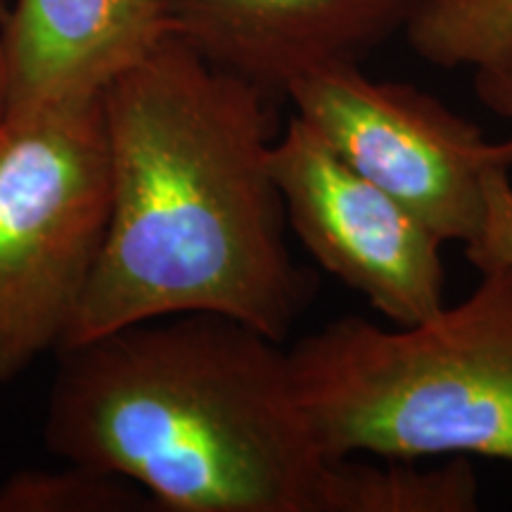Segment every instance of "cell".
I'll return each mask as SVG.
<instances>
[{
  "mask_svg": "<svg viewBox=\"0 0 512 512\" xmlns=\"http://www.w3.org/2000/svg\"><path fill=\"white\" fill-rule=\"evenodd\" d=\"M48 448L171 512H325L335 460L283 342L221 313L145 320L62 351Z\"/></svg>",
  "mask_w": 512,
  "mask_h": 512,
  "instance_id": "cell-2",
  "label": "cell"
},
{
  "mask_svg": "<svg viewBox=\"0 0 512 512\" xmlns=\"http://www.w3.org/2000/svg\"><path fill=\"white\" fill-rule=\"evenodd\" d=\"M275 102L176 34L105 88L107 228L64 347L183 313L290 335L313 283L287 245Z\"/></svg>",
  "mask_w": 512,
  "mask_h": 512,
  "instance_id": "cell-1",
  "label": "cell"
},
{
  "mask_svg": "<svg viewBox=\"0 0 512 512\" xmlns=\"http://www.w3.org/2000/svg\"><path fill=\"white\" fill-rule=\"evenodd\" d=\"M271 166L287 226L323 271L392 325L422 323L444 309L446 242L344 162L309 121L292 114Z\"/></svg>",
  "mask_w": 512,
  "mask_h": 512,
  "instance_id": "cell-6",
  "label": "cell"
},
{
  "mask_svg": "<svg viewBox=\"0 0 512 512\" xmlns=\"http://www.w3.org/2000/svg\"><path fill=\"white\" fill-rule=\"evenodd\" d=\"M285 100L358 174L406 204L444 242L482 259L512 152L413 83L377 81L361 64L299 79Z\"/></svg>",
  "mask_w": 512,
  "mask_h": 512,
  "instance_id": "cell-5",
  "label": "cell"
},
{
  "mask_svg": "<svg viewBox=\"0 0 512 512\" xmlns=\"http://www.w3.org/2000/svg\"><path fill=\"white\" fill-rule=\"evenodd\" d=\"M166 34L157 0H15L0 34L8 117L98 100Z\"/></svg>",
  "mask_w": 512,
  "mask_h": 512,
  "instance_id": "cell-8",
  "label": "cell"
},
{
  "mask_svg": "<svg viewBox=\"0 0 512 512\" xmlns=\"http://www.w3.org/2000/svg\"><path fill=\"white\" fill-rule=\"evenodd\" d=\"M406 38L439 69H477L512 48V0H427Z\"/></svg>",
  "mask_w": 512,
  "mask_h": 512,
  "instance_id": "cell-10",
  "label": "cell"
},
{
  "mask_svg": "<svg viewBox=\"0 0 512 512\" xmlns=\"http://www.w3.org/2000/svg\"><path fill=\"white\" fill-rule=\"evenodd\" d=\"M330 460L479 456L512 465V254L415 325L332 320L287 349Z\"/></svg>",
  "mask_w": 512,
  "mask_h": 512,
  "instance_id": "cell-3",
  "label": "cell"
},
{
  "mask_svg": "<svg viewBox=\"0 0 512 512\" xmlns=\"http://www.w3.org/2000/svg\"><path fill=\"white\" fill-rule=\"evenodd\" d=\"M145 498L136 484L79 463L22 470L0 484V512H128Z\"/></svg>",
  "mask_w": 512,
  "mask_h": 512,
  "instance_id": "cell-11",
  "label": "cell"
},
{
  "mask_svg": "<svg viewBox=\"0 0 512 512\" xmlns=\"http://www.w3.org/2000/svg\"><path fill=\"white\" fill-rule=\"evenodd\" d=\"M479 477L465 456L441 465L406 458L335 460L325 512H475Z\"/></svg>",
  "mask_w": 512,
  "mask_h": 512,
  "instance_id": "cell-9",
  "label": "cell"
},
{
  "mask_svg": "<svg viewBox=\"0 0 512 512\" xmlns=\"http://www.w3.org/2000/svg\"><path fill=\"white\" fill-rule=\"evenodd\" d=\"M8 119V76H5V55L3 41H0V128Z\"/></svg>",
  "mask_w": 512,
  "mask_h": 512,
  "instance_id": "cell-13",
  "label": "cell"
},
{
  "mask_svg": "<svg viewBox=\"0 0 512 512\" xmlns=\"http://www.w3.org/2000/svg\"><path fill=\"white\" fill-rule=\"evenodd\" d=\"M475 72V95L486 112L503 121L508 136L503 140L512 152V48L508 53L484 62Z\"/></svg>",
  "mask_w": 512,
  "mask_h": 512,
  "instance_id": "cell-12",
  "label": "cell"
},
{
  "mask_svg": "<svg viewBox=\"0 0 512 512\" xmlns=\"http://www.w3.org/2000/svg\"><path fill=\"white\" fill-rule=\"evenodd\" d=\"M110 164L98 100L0 128V380L67 344L98 264Z\"/></svg>",
  "mask_w": 512,
  "mask_h": 512,
  "instance_id": "cell-4",
  "label": "cell"
},
{
  "mask_svg": "<svg viewBox=\"0 0 512 512\" xmlns=\"http://www.w3.org/2000/svg\"><path fill=\"white\" fill-rule=\"evenodd\" d=\"M166 27L211 64L285 100L304 76L406 34L427 0H157Z\"/></svg>",
  "mask_w": 512,
  "mask_h": 512,
  "instance_id": "cell-7",
  "label": "cell"
}]
</instances>
